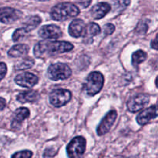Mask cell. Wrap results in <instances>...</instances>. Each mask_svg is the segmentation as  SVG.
<instances>
[{
	"mask_svg": "<svg viewBox=\"0 0 158 158\" xmlns=\"http://www.w3.org/2000/svg\"><path fill=\"white\" fill-rule=\"evenodd\" d=\"M73 49V45L64 41H40L35 46L34 55L37 58L46 59L56 54L69 52Z\"/></svg>",
	"mask_w": 158,
	"mask_h": 158,
	"instance_id": "1",
	"label": "cell"
},
{
	"mask_svg": "<svg viewBox=\"0 0 158 158\" xmlns=\"http://www.w3.org/2000/svg\"><path fill=\"white\" fill-rule=\"evenodd\" d=\"M155 85H156V86L158 88V77L156 78V80H155Z\"/></svg>",
	"mask_w": 158,
	"mask_h": 158,
	"instance_id": "31",
	"label": "cell"
},
{
	"mask_svg": "<svg viewBox=\"0 0 158 158\" xmlns=\"http://www.w3.org/2000/svg\"><path fill=\"white\" fill-rule=\"evenodd\" d=\"M38 1H41V2H45V1H49V0H38Z\"/></svg>",
	"mask_w": 158,
	"mask_h": 158,
	"instance_id": "32",
	"label": "cell"
},
{
	"mask_svg": "<svg viewBox=\"0 0 158 158\" xmlns=\"http://www.w3.org/2000/svg\"><path fill=\"white\" fill-rule=\"evenodd\" d=\"M39 98H40V94L38 92L34 90H29L20 93L16 97L17 100L22 103H34V102L37 101Z\"/></svg>",
	"mask_w": 158,
	"mask_h": 158,
	"instance_id": "16",
	"label": "cell"
},
{
	"mask_svg": "<svg viewBox=\"0 0 158 158\" xmlns=\"http://www.w3.org/2000/svg\"><path fill=\"white\" fill-rule=\"evenodd\" d=\"M85 29H86V26H85L84 22L80 19H77L71 22L69 26L68 32L71 36L78 38L84 35Z\"/></svg>",
	"mask_w": 158,
	"mask_h": 158,
	"instance_id": "13",
	"label": "cell"
},
{
	"mask_svg": "<svg viewBox=\"0 0 158 158\" xmlns=\"http://www.w3.org/2000/svg\"><path fill=\"white\" fill-rule=\"evenodd\" d=\"M6 72H7L6 65L4 63H0V81L5 77Z\"/></svg>",
	"mask_w": 158,
	"mask_h": 158,
	"instance_id": "27",
	"label": "cell"
},
{
	"mask_svg": "<svg viewBox=\"0 0 158 158\" xmlns=\"http://www.w3.org/2000/svg\"><path fill=\"white\" fill-rule=\"evenodd\" d=\"M158 117V104L153 105L142 111L137 117V121L140 125H145L150 120Z\"/></svg>",
	"mask_w": 158,
	"mask_h": 158,
	"instance_id": "12",
	"label": "cell"
},
{
	"mask_svg": "<svg viewBox=\"0 0 158 158\" xmlns=\"http://www.w3.org/2000/svg\"><path fill=\"white\" fill-rule=\"evenodd\" d=\"M48 77L52 80H66L72 74L71 69L64 63H58L49 66L47 70Z\"/></svg>",
	"mask_w": 158,
	"mask_h": 158,
	"instance_id": "4",
	"label": "cell"
},
{
	"mask_svg": "<svg viewBox=\"0 0 158 158\" xmlns=\"http://www.w3.org/2000/svg\"><path fill=\"white\" fill-rule=\"evenodd\" d=\"M151 48L154 49H156V50H158V34L156 35V37L154 38V40H152L151 43Z\"/></svg>",
	"mask_w": 158,
	"mask_h": 158,
	"instance_id": "29",
	"label": "cell"
},
{
	"mask_svg": "<svg viewBox=\"0 0 158 158\" xmlns=\"http://www.w3.org/2000/svg\"><path fill=\"white\" fill-rule=\"evenodd\" d=\"M80 14L78 7L69 2L57 4L52 9L50 12L51 18L56 21H65L73 18Z\"/></svg>",
	"mask_w": 158,
	"mask_h": 158,
	"instance_id": "2",
	"label": "cell"
},
{
	"mask_svg": "<svg viewBox=\"0 0 158 158\" xmlns=\"http://www.w3.org/2000/svg\"><path fill=\"white\" fill-rule=\"evenodd\" d=\"M41 23V19L38 15H32L26 19L24 23V29L27 32L32 30L35 28H36Z\"/></svg>",
	"mask_w": 158,
	"mask_h": 158,
	"instance_id": "19",
	"label": "cell"
},
{
	"mask_svg": "<svg viewBox=\"0 0 158 158\" xmlns=\"http://www.w3.org/2000/svg\"><path fill=\"white\" fill-rule=\"evenodd\" d=\"M32 157V153L30 151H23L12 154V157L16 158H29Z\"/></svg>",
	"mask_w": 158,
	"mask_h": 158,
	"instance_id": "24",
	"label": "cell"
},
{
	"mask_svg": "<svg viewBox=\"0 0 158 158\" xmlns=\"http://www.w3.org/2000/svg\"><path fill=\"white\" fill-rule=\"evenodd\" d=\"M70 100L71 93L65 89H55L49 95V102L56 107L64 106Z\"/></svg>",
	"mask_w": 158,
	"mask_h": 158,
	"instance_id": "6",
	"label": "cell"
},
{
	"mask_svg": "<svg viewBox=\"0 0 158 158\" xmlns=\"http://www.w3.org/2000/svg\"><path fill=\"white\" fill-rule=\"evenodd\" d=\"M29 117V110L26 107H20L15 111L13 119L12 122V127L13 128H19L22 122Z\"/></svg>",
	"mask_w": 158,
	"mask_h": 158,
	"instance_id": "15",
	"label": "cell"
},
{
	"mask_svg": "<svg viewBox=\"0 0 158 158\" xmlns=\"http://www.w3.org/2000/svg\"><path fill=\"white\" fill-rule=\"evenodd\" d=\"M29 47L26 44H18L12 46L8 52L9 56L13 57V58H18V57L23 56L26 55L29 52Z\"/></svg>",
	"mask_w": 158,
	"mask_h": 158,
	"instance_id": "18",
	"label": "cell"
},
{
	"mask_svg": "<svg viewBox=\"0 0 158 158\" xmlns=\"http://www.w3.org/2000/svg\"><path fill=\"white\" fill-rule=\"evenodd\" d=\"M6 103L5 99L2 98V97H0V110L4 109V108L6 107Z\"/></svg>",
	"mask_w": 158,
	"mask_h": 158,
	"instance_id": "30",
	"label": "cell"
},
{
	"mask_svg": "<svg viewBox=\"0 0 158 158\" xmlns=\"http://www.w3.org/2000/svg\"><path fill=\"white\" fill-rule=\"evenodd\" d=\"M101 32V29L99 25H97L95 23H91L87 25V26L85 29V32H84V40L86 41H89L92 42L93 37H94L95 35H99Z\"/></svg>",
	"mask_w": 158,
	"mask_h": 158,
	"instance_id": "17",
	"label": "cell"
},
{
	"mask_svg": "<svg viewBox=\"0 0 158 158\" xmlns=\"http://www.w3.org/2000/svg\"><path fill=\"white\" fill-rule=\"evenodd\" d=\"M104 78L101 73L93 72L88 76L83 86V89L87 95L93 96L98 94L103 88Z\"/></svg>",
	"mask_w": 158,
	"mask_h": 158,
	"instance_id": "3",
	"label": "cell"
},
{
	"mask_svg": "<svg viewBox=\"0 0 158 158\" xmlns=\"http://www.w3.org/2000/svg\"><path fill=\"white\" fill-rule=\"evenodd\" d=\"M114 9L118 11H123L131 4V0H113Z\"/></svg>",
	"mask_w": 158,
	"mask_h": 158,
	"instance_id": "21",
	"label": "cell"
},
{
	"mask_svg": "<svg viewBox=\"0 0 158 158\" xmlns=\"http://www.w3.org/2000/svg\"><path fill=\"white\" fill-rule=\"evenodd\" d=\"M86 150V140L83 137L73 139L66 147V152L69 157H81Z\"/></svg>",
	"mask_w": 158,
	"mask_h": 158,
	"instance_id": "5",
	"label": "cell"
},
{
	"mask_svg": "<svg viewBox=\"0 0 158 158\" xmlns=\"http://www.w3.org/2000/svg\"><path fill=\"white\" fill-rule=\"evenodd\" d=\"M148 57L146 52L143 50H137L134 52L132 55V65L137 66L139 64L143 63Z\"/></svg>",
	"mask_w": 158,
	"mask_h": 158,
	"instance_id": "20",
	"label": "cell"
},
{
	"mask_svg": "<svg viewBox=\"0 0 158 158\" xmlns=\"http://www.w3.org/2000/svg\"><path fill=\"white\" fill-rule=\"evenodd\" d=\"M148 24L146 23H144V22H140L139 24L137 25V28H136V32L137 33L143 35V34L146 33V32L148 31Z\"/></svg>",
	"mask_w": 158,
	"mask_h": 158,
	"instance_id": "25",
	"label": "cell"
},
{
	"mask_svg": "<svg viewBox=\"0 0 158 158\" xmlns=\"http://www.w3.org/2000/svg\"><path fill=\"white\" fill-rule=\"evenodd\" d=\"M103 29H104L105 35H111L114 32V30H115V26L113 24H111V23H108V24L105 25Z\"/></svg>",
	"mask_w": 158,
	"mask_h": 158,
	"instance_id": "26",
	"label": "cell"
},
{
	"mask_svg": "<svg viewBox=\"0 0 158 158\" xmlns=\"http://www.w3.org/2000/svg\"><path fill=\"white\" fill-rule=\"evenodd\" d=\"M22 16V12L15 9L9 7L0 8V22L11 23L18 20Z\"/></svg>",
	"mask_w": 158,
	"mask_h": 158,
	"instance_id": "11",
	"label": "cell"
},
{
	"mask_svg": "<svg viewBox=\"0 0 158 158\" xmlns=\"http://www.w3.org/2000/svg\"><path fill=\"white\" fill-rule=\"evenodd\" d=\"M110 6L108 3L99 2L93 6V8L91 9V15L95 19H100L110 12Z\"/></svg>",
	"mask_w": 158,
	"mask_h": 158,
	"instance_id": "14",
	"label": "cell"
},
{
	"mask_svg": "<svg viewBox=\"0 0 158 158\" xmlns=\"http://www.w3.org/2000/svg\"><path fill=\"white\" fill-rule=\"evenodd\" d=\"M91 1L92 0H78V3L82 6L83 8H86L90 5Z\"/></svg>",
	"mask_w": 158,
	"mask_h": 158,
	"instance_id": "28",
	"label": "cell"
},
{
	"mask_svg": "<svg viewBox=\"0 0 158 158\" xmlns=\"http://www.w3.org/2000/svg\"><path fill=\"white\" fill-rule=\"evenodd\" d=\"M38 81V77L31 73H23L17 75L15 78V83L16 84L26 88L32 87Z\"/></svg>",
	"mask_w": 158,
	"mask_h": 158,
	"instance_id": "10",
	"label": "cell"
},
{
	"mask_svg": "<svg viewBox=\"0 0 158 158\" xmlns=\"http://www.w3.org/2000/svg\"><path fill=\"white\" fill-rule=\"evenodd\" d=\"M38 33L41 38L55 40L60 38L63 32L61 29L56 25H46L40 28Z\"/></svg>",
	"mask_w": 158,
	"mask_h": 158,
	"instance_id": "9",
	"label": "cell"
},
{
	"mask_svg": "<svg viewBox=\"0 0 158 158\" xmlns=\"http://www.w3.org/2000/svg\"><path fill=\"white\" fill-rule=\"evenodd\" d=\"M27 32H28L24 29V28H20V29H16V30L14 32L13 35H12V40H13L14 42L19 41L20 39L23 38V36H25Z\"/></svg>",
	"mask_w": 158,
	"mask_h": 158,
	"instance_id": "23",
	"label": "cell"
},
{
	"mask_svg": "<svg viewBox=\"0 0 158 158\" xmlns=\"http://www.w3.org/2000/svg\"><path fill=\"white\" fill-rule=\"evenodd\" d=\"M150 101V97L148 94H137L128 100L127 106L128 110L132 113H136L143 109Z\"/></svg>",
	"mask_w": 158,
	"mask_h": 158,
	"instance_id": "7",
	"label": "cell"
},
{
	"mask_svg": "<svg viewBox=\"0 0 158 158\" xmlns=\"http://www.w3.org/2000/svg\"><path fill=\"white\" fill-rule=\"evenodd\" d=\"M117 117V113L116 110H111L105 116L97 127V132L99 136L106 134L110 130L111 127L114 125Z\"/></svg>",
	"mask_w": 158,
	"mask_h": 158,
	"instance_id": "8",
	"label": "cell"
},
{
	"mask_svg": "<svg viewBox=\"0 0 158 158\" xmlns=\"http://www.w3.org/2000/svg\"><path fill=\"white\" fill-rule=\"evenodd\" d=\"M34 64V60L30 58H26L23 60V62L20 63V64L18 65L17 66V69L19 70H23V69H29V68L32 67Z\"/></svg>",
	"mask_w": 158,
	"mask_h": 158,
	"instance_id": "22",
	"label": "cell"
}]
</instances>
